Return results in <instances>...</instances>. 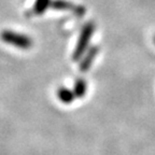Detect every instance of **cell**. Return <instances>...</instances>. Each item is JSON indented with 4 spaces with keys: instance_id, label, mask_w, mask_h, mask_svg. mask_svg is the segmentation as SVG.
I'll list each match as a JSON object with an SVG mask.
<instances>
[{
    "instance_id": "cell-5",
    "label": "cell",
    "mask_w": 155,
    "mask_h": 155,
    "mask_svg": "<svg viewBox=\"0 0 155 155\" xmlns=\"http://www.w3.org/2000/svg\"><path fill=\"white\" fill-rule=\"evenodd\" d=\"M57 98L63 104H69L75 99V96L73 94V91L69 90L67 87H59L57 90Z\"/></svg>"
},
{
    "instance_id": "cell-8",
    "label": "cell",
    "mask_w": 155,
    "mask_h": 155,
    "mask_svg": "<svg viewBox=\"0 0 155 155\" xmlns=\"http://www.w3.org/2000/svg\"><path fill=\"white\" fill-rule=\"evenodd\" d=\"M154 42H155V37H154Z\"/></svg>"
},
{
    "instance_id": "cell-3",
    "label": "cell",
    "mask_w": 155,
    "mask_h": 155,
    "mask_svg": "<svg viewBox=\"0 0 155 155\" xmlns=\"http://www.w3.org/2000/svg\"><path fill=\"white\" fill-rule=\"evenodd\" d=\"M50 7L54 10H58V11H70L78 16H83L86 12L84 7L77 5L72 2L66 1V0H52Z\"/></svg>"
},
{
    "instance_id": "cell-4",
    "label": "cell",
    "mask_w": 155,
    "mask_h": 155,
    "mask_svg": "<svg viewBox=\"0 0 155 155\" xmlns=\"http://www.w3.org/2000/svg\"><path fill=\"white\" fill-rule=\"evenodd\" d=\"M99 48L98 46H92L87 50L83 55L82 61L80 63V71L81 72H87L90 70L91 66L93 65V61H95L96 56L98 55Z\"/></svg>"
},
{
    "instance_id": "cell-6",
    "label": "cell",
    "mask_w": 155,
    "mask_h": 155,
    "mask_svg": "<svg viewBox=\"0 0 155 155\" xmlns=\"http://www.w3.org/2000/svg\"><path fill=\"white\" fill-rule=\"evenodd\" d=\"M87 92V82L84 79H78L73 86V94L75 98H83Z\"/></svg>"
},
{
    "instance_id": "cell-1",
    "label": "cell",
    "mask_w": 155,
    "mask_h": 155,
    "mask_svg": "<svg viewBox=\"0 0 155 155\" xmlns=\"http://www.w3.org/2000/svg\"><path fill=\"white\" fill-rule=\"evenodd\" d=\"M95 31V25L94 23L88 22L83 26L81 30L80 37L78 39L77 45L74 48V51L72 54V59L74 61H80V58L84 55V53L87 51V48L90 45L91 39Z\"/></svg>"
},
{
    "instance_id": "cell-2",
    "label": "cell",
    "mask_w": 155,
    "mask_h": 155,
    "mask_svg": "<svg viewBox=\"0 0 155 155\" xmlns=\"http://www.w3.org/2000/svg\"><path fill=\"white\" fill-rule=\"evenodd\" d=\"M0 37H1V40L7 44L18 48H23V50H28L34 44L32 39L29 36L21 34V32L12 31V30H3Z\"/></svg>"
},
{
    "instance_id": "cell-7",
    "label": "cell",
    "mask_w": 155,
    "mask_h": 155,
    "mask_svg": "<svg viewBox=\"0 0 155 155\" xmlns=\"http://www.w3.org/2000/svg\"><path fill=\"white\" fill-rule=\"evenodd\" d=\"M52 0H36V2L32 8V12L36 15H41L45 12L48 8L51 5Z\"/></svg>"
}]
</instances>
